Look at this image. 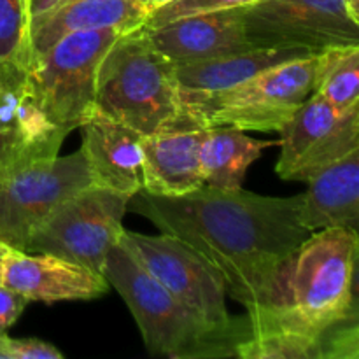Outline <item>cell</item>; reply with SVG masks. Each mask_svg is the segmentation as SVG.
Listing matches in <instances>:
<instances>
[{
    "instance_id": "7c38bea8",
    "label": "cell",
    "mask_w": 359,
    "mask_h": 359,
    "mask_svg": "<svg viewBox=\"0 0 359 359\" xmlns=\"http://www.w3.org/2000/svg\"><path fill=\"white\" fill-rule=\"evenodd\" d=\"M277 174L309 182L333 161L359 149V105L339 109L312 93L280 130Z\"/></svg>"
},
{
    "instance_id": "8fae6325",
    "label": "cell",
    "mask_w": 359,
    "mask_h": 359,
    "mask_svg": "<svg viewBox=\"0 0 359 359\" xmlns=\"http://www.w3.org/2000/svg\"><path fill=\"white\" fill-rule=\"evenodd\" d=\"M67 135L46 112L30 67L0 63V179L58 156Z\"/></svg>"
},
{
    "instance_id": "3957f363",
    "label": "cell",
    "mask_w": 359,
    "mask_h": 359,
    "mask_svg": "<svg viewBox=\"0 0 359 359\" xmlns=\"http://www.w3.org/2000/svg\"><path fill=\"white\" fill-rule=\"evenodd\" d=\"M358 245V231L346 228L312 231L287 269L286 304L249 314L256 332L286 328L323 333L358 316L354 280Z\"/></svg>"
},
{
    "instance_id": "ba28073f",
    "label": "cell",
    "mask_w": 359,
    "mask_h": 359,
    "mask_svg": "<svg viewBox=\"0 0 359 359\" xmlns=\"http://www.w3.org/2000/svg\"><path fill=\"white\" fill-rule=\"evenodd\" d=\"M255 49H302L316 55L333 46L359 44V20L346 0H256L242 7Z\"/></svg>"
},
{
    "instance_id": "d6986e66",
    "label": "cell",
    "mask_w": 359,
    "mask_h": 359,
    "mask_svg": "<svg viewBox=\"0 0 359 359\" xmlns=\"http://www.w3.org/2000/svg\"><path fill=\"white\" fill-rule=\"evenodd\" d=\"M146 20L147 13L140 0H67L32 32V56L46 51L70 32L100 28L139 30Z\"/></svg>"
},
{
    "instance_id": "603a6c76",
    "label": "cell",
    "mask_w": 359,
    "mask_h": 359,
    "mask_svg": "<svg viewBox=\"0 0 359 359\" xmlns=\"http://www.w3.org/2000/svg\"><path fill=\"white\" fill-rule=\"evenodd\" d=\"M256 0H174L168 6L154 11L146 20L142 28H156L165 23L179 20V18L195 16V14L214 13V11L235 9V7H244Z\"/></svg>"
},
{
    "instance_id": "d4e9b609",
    "label": "cell",
    "mask_w": 359,
    "mask_h": 359,
    "mask_svg": "<svg viewBox=\"0 0 359 359\" xmlns=\"http://www.w3.org/2000/svg\"><path fill=\"white\" fill-rule=\"evenodd\" d=\"M27 305L28 300L23 294L0 284V335L6 333L18 321Z\"/></svg>"
},
{
    "instance_id": "9a60e30c",
    "label": "cell",
    "mask_w": 359,
    "mask_h": 359,
    "mask_svg": "<svg viewBox=\"0 0 359 359\" xmlns=\"http://www.w3.org/2000/svg\"><path fill=\"white\" fill-rule=\"evenodd\" d=\"M207 128L184 112L172 126L142 135V189L156 196H181L202 188L200 147Z\"/></svg>"
},
{
    "instance_id": "f1b7e54d",
    "label": "cell",
    "mask_w": 359,
    "mask_h": 359,
    "mask_svg": "<svg viewBox=\"0 0 359 359\" xmlns=\"http://www.w3.org/2000/svg\"><path fill=\"white\" fill-rule=\"evenodd\" d=\"M11 248H7V245L0 244V284H2V265H4V258H6L7 251H9Z\"/></svg>"
},
{
    "instance_id": "e0dca14e",
    "label": "cell",
    "mask_w": 359,
    "mask_h": 359,
    "mask_svg": "<svg viewBox=\"0 0 359 359\" xmlns=\"http://www.w3.org/2000/svg\"><path fill=\"white\" fill-rule=\"evenodd\" d=\"M300 195V223L309 231L346 228L358 231L359 149L321 168Z\"/></svg>"
},
{
    "instance_id": "ac0fdd59",
    "label": "cell",
    "mask_w": 359,
    "mask_h": 359,
    "mask_svg": "<svg viewBox=\"0 0 359 359\" xmlns=\"http://www.w3.org/2000/svg\"><path fill=\"white\" fill-rule=\"evenodd\" d=\"M305 56H312V53L302 49H251L223 58L179 65L175 67V77L182 105L230 90L270 67Z\"/></svg>"
},
{
    "instance_id": "ffe728a7",
    "label": "cell",
    "mask_w": 359,
    "mask_h": 359,
    "mask_svg": "<svg viewBox=\"0 0 359 359\" xmlns=\"http://www.w3.org/2000/svg\"><path fill=\"white\" fill-rule=\"evenodd\" d=\"M272 146V140L252 139L233 126L207 128L200 147L203 186L223 191L242 188L248 168Z\"/></svg>"
},
{
    "instance_id": "4316f807",
    "label": "cell",
    "mask_w": 359,
    "mask_h": 359,
    "mask_svg": "<svg viewBox=\"0 0 359 359\" xmlns=\"http://www.w3.org/2000/svg\"><path fill=\"white\" fill-rule=\"evenodd\" d=\"M170 2H174V0H140L144 11L147 13V18H149L151 14L154 13V11H158V9H161V7L168 6Z\"/></svg>"
},
{
    "instance_id": "9c48e42d",
    "label": "cell",
    "mask_w": 359,
    "mask_h": 359,
    "mask_svg": "<svg viewBox=\"0 0 359 359\" xmlns=\"http://www.w3.org/2000/svg\"><path fill=\"white\" fill-rule=\"evenodd\" d=\"M91 184L81 149L37 161L0 179V244L27 251L30 237L49 214Z\"/></svg>"
},
{
    "instance_id": "6da1fadb",
    "label": "cell",
    "mask_w": 359,
    "mask_h": 359,
    "mask_svg": "<svg viewBox=\"0 0 359 359\" xmlns=\"http://www.w3.org/2000/svg\"><path fill=\"white\" fill-rule=\"evenodd\" d=\"M126 210L202 256L248 314L286 304L287 269L311 235L300 223V195L279 198L202 186L181 196H156L140 189Z\"/></svg>"
},
{
    "instance_id": "8992f818",
    "label": "cell",
    "mask_w": 359,
    "mask_h": 359,
    "mask_svg": "<svg viewBox=\"0 0 359 359\" xmlns=\"http://www.w3.org/2000/svg\"><path fill=\"white\" fill-rule=\"evenodd\" d=\"M128 32L133 30L70 32L32 56V81L55 125L70 133L95 114L98 67L109 48Z\"/></svg>"
},
{
    "instance_id": "4fadbf2b",
    "label": "cell",
    "mask_w": 359,
    "mask_h": 359,
    "mask_svg": "<svg viewBox=\"0 0 359 359\" xmlns=\"http://www.w3.org/2000/svg\"><path fill=\"white\" fill-rule=\"evenodd\" d=\"M2 284L28 302L93 300L109 291L111 284L90 266L48 252L9 249L2 265Z\"/></svg>"
},
{
    "instance_id": "83f0119b",
    "label": "cell",
    "mask_w": 359,
    "mask_h": 359,
    "mask_svg": "<svg viewBox=\"0 0 359 359\" xmlns=\"http://www.w3.org/2000/svg\"><path fill=\"white\" fill-rule=\"evenodd\" d=\"M347 6H349L351 14H353L356 20H359V0H346Z\"/></svg>"
},
{
    "instance_id": "7a4b0ae2",
    "label": "cell",
    "mask_w": 359,
    "mask_h": 359,
    "mask_svg": "<svg viewBox=\"0 0 359 359\" xmlns=\"http://www.w3.org/2000/svg\"><path fill=\"white\" fill-rule=\"evenodd\" d=\"M102 273L125 300L146 349L154 356L237 358L238 349L256 333V325L249 314L233 318L226 325L207 321L140 269L119 244L105 256Z\"/></svg>"
},
{
    "instance_id": "2e32d148",
    "label": "cell",
    "mask_w": 359,
    "mask_h": 359,
    "mask_svg": "<svg viewBox=\"0 0 359 359\" xmlns=\"http://www.w3.org/2000/svg\"><path fill=\"white\" fill-rule=\"evenodd\" d=\"M81 151L93 184L133 196L142 189V133L95 112L83 125Z\"/></svg>"
},
{
    "instance_id": "cb8c5ba5",
    "label": "cell",
    "mask_w": 359,
    "mask_h": 359,
    "mask_svg": "<svg viewBox=\"0 0 359 359\" xmlns=\"http://www.w3.org/2000/svg\"><path fill=\"white\" fill-rule=\"evenodd\" d=\"M63 354L53 344L39 339H11L0 335V359H62Z\"/></svg>"
},
{
    "instance_id": "7402d4cb",
    "label": "cell",
    "mask_w": 359,
    "mask_h": 359,
    "mask_svg": "<svg viewBox=\"0 0 359 359\" xmlns=\"http://www.w3.org/2000/svg\"><path fill=\"white\" fill-rule=\"evenodd\" d=\"M30 16L27 0H0V63L30 67Z\"/></svg>"
},
{
    "instance_id": "484cf974",
    "label": "cell",
    "mask_w": 359,
    "mask_h": 359,
    "mask_svg": "<svg viewBox=\"0 0 359 359\" xmlns=\"http://www.w3.org/2000/svg\"><path fill=\"white\" fill-rule=\"evenodd\" d=\"M67 0H30L28 6V16H30V35L49 14L55 13L60 6H63Z\"/></svg>"
},
{
    "instance_id": "5b68a950",
    "label": "cell",
    "mask_w": 359,
    "mask_h": 359,
    "mask_svg": "<svg viewBox=\"0 0 359 359\" xmlns=\"http://www.w3.org/2000/svg\"><path fill=\"white\" fill-rule=\"evenodd\" d=\"M316 55L290 60L256 74L221 93L184 104V112L203 128L280 132L312 95Z\"/></svg>"
},
{
    "instance_id": "277c9868",
    "label": "cell",
    "mask_w": 359,
    "mask_h": 359,
    "mask_svg": "<svg viewBox=\"0 0 359 359\" xmlns=\"http://www.w3.org/2000/svg\"><path fill=\"white\" fill-rule=\"evenodd\" d=\"M95 112L142 135L184 116L175 65L151 44L142 28L121 35L102 58Z\"/></svg>"
},
{
    "instance_id": "52a82bcc",
    "label": "cell",
    "mask_w": 359,
    "mask_h": 359,
    "mask_svg": "<svg viewBox=\"0 0 359 359\" xmlns=\"http://www.w3.org/2000/svg\"><path fill=\"white\" fill-rule=\"evenodd\" d=\"M128 195L91 184L60 203L34 231L28 252H48L104 272L105 256L123 233ZM104 276V273H102Z\"/></svg>"
},
{
    "instance_id": "5bb4252c",
    "label": "cell",
    "mask_w": 359,
    "mask_h": 359,
    "mask_svg": "<svg viewBox=\"0 0 359 359\" xmlns=\"http://www.w3.org/2000/svg\"><path fill=\"white\" fill-rule=\"evenodd\" d=\"M142 30L151 44L175 67L255 49L245 37L242 7L179 18Z\"/></svg>"
},
{
    "instance_id": "30bf717a",
    "label": "cell",
    "mask_w": 359,
    "mask_h": 359,
    "mask_svg": "<svg viewBox=\"0 0 359 359\" xmlns=\"http://www.w3.org/2000/svg\"><path fill=\"white\" fill-rule=\"evenodd\" d=\"M119 245L179 302L205 318L226 325V287L219 273L189 245L168 233L142 235L123 230Z\"/></svg>"
},
{
    "instance_id": "44dd1931",
    "label": "cell",
    "mask_w": 359,
    "mask_h": 359,
    "mask_svg": "<svg viewBox=\"0 0 359 359\" xmlns=\"http://www.w3.org/2000/svg\"><path fill=\"white\" fill-rule=\"evenodd\" d=\"M312 93L339 109L359 105V44L333 46L316 53Z\"/></svg>"
},
{
    "instance_id": "f546056e",
    "label": "cell",
    "mask_w": 359,
    "mask_h": 359,
    "mask_svg": "<svg viewBox=\"0 0 359 359\" xmlns=\"http://www.w3.org/2000/svg\"><path fill=\"white\" fill-rule=\"evenodd\" d=\"M27 4H28V6H30V0H27Z\"/></svg>"
}]
</instances>
